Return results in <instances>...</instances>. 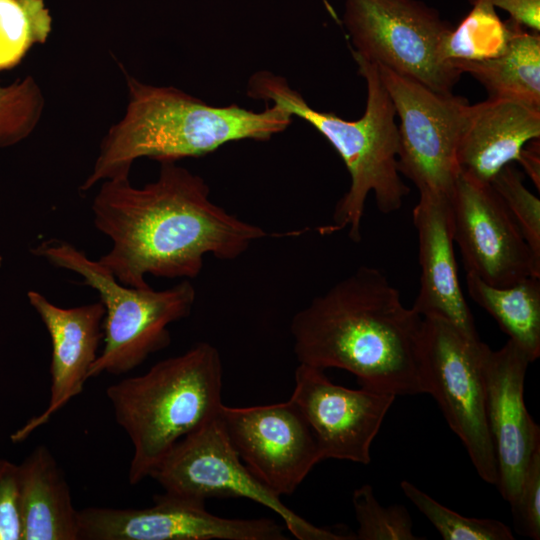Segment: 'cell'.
I'll return each instance as SVG.
<instances>
[{"instance_id": "cell-25", "label": "cell", "mask_w": 540, "mask_h": 540, "mask_svg": "<svg viewBox=\"0 0 540 540\" xmlns=\"http://www.w3.org/2000/svg\"><path fill=\"white\" fill-rule=\"evenodd\" d=\"M44 107L43 92L32 76L0 84V148L29 137L38 126Z\"/></svg>"}, {"instance_id": "cell-2", "label": "cell", "mask_w": 540, "mask_h": 540, "mask_svg": "<svg viewBox=\"0 0 540 540\" xmlns=\"http://www.w3.org/2000/svg\"><path fill=\"white\" fill-rule=\"evenodd\" d=\"M422 326L383 271L361 266L299 310L290 331L299 363L343 369L363 388L398 396L426 393Z\"/></svg>"}, {"instance_id": "cell-19", "label": "cell", "mask_w": 540, "mask_h": 540, "mask_svg": "<svg viewBox=\"0 0 540 540\" xmlns=\"http://www.w3.org/2000/svg\"><path fill=\"white\" fill-rule=\"evenodd\" d=\"M21 540H78L79 510L65 474L45 445L18 464Z\"/></svg>"}, {"instance_id": "cell-20", "label": "cell", "mask_w": 540, "mask_h": 540, "mask_svg": "<svg viewBox=\"0 0 540 540\" xmlns=\"http://www.w3.org/2000/svg\"><path fill=\"white\" fill-rule=\"evenodd\" d=\"M451 64L480 82L488 98L515 101L540 110L539 32H527L516 23L502 55L480 61H451Z\"/></svg>"}, {"instance_id": "cell-11", "label": "cell", "mask_w": 540, "mask_h": 540, "mask_svg": "<svg viewBox=\"0 0 540 540\" xmlns=\"http://www.w3.org/2000/svg\"><path fill=\"white\" fill-rule=\"evenodd\" d=\"M286 540L269 518L216 516L205 501L164 492L142 509L87 507L79 510L78 540Z\"/></svg>"}, {"instance_id": "cell-15", "label": "cell", "mask_w": 540, "mask_h": 540, "mask_svg": "<svg viewBox=\"0 0 540 540\" xmlns=\"http://www.w3.org/2000/svg\"><path fill=\"white\" fill-rule=\"evenodd\" d=\"M482 363L486 417L497 461L496 487L512 507L529 462L540 447V428L524 401V381L531 362L524 351L508 339L498 350L485 344Z\"/></svg>"}, {"instance_id": "cell-26", "label": "cell", "mask_w": 540, "mask_h": 540, "mask_svg": "<svg viewBox=\"0 0 540 540\" xmlns=\"http://www.w3.org/2000/svg\"><path fill=\"white\" fill-rule=\"evenodd\" d=\"M352 504L358 523L355 539L359 540H419L413 533L412 518L399 504L385 507L377 500L369 484L356 488Z\"/></svg>"}, {"instance_id": "cell-21", "label": "cell", "mask_w": 540, "mask_h": 540, "mask_svg": "<svg viewBox=\"0 0 540 540\" xmlns=\"http://www.w3.org/2000/svg\"><path fill=\"white\" fill-rule=\"evenodd\" d=\"M473 301L490 314L500 329L534 362L540 356V277L496 287L466 273Z\"/></svg>"}, {"instance_id": "cell-24", "label": "cell", "mask_w": 540, "mask_h": 540, "mask_svg": "<svg viewBox=\"0 0 540 540\" xmlns=\"http://www.w3.org/2000/svg\"><path fill=\"white\" fill-rule=\"evenodd\" d=\"M400 486L407 499L429 520L444 540L514 539L509 526L501 521L463 516L409 481H402Z\"/></svg>"}, {"instance_id": "cell-10", "label": "cell", "mask_w": 540, "mask_h": 540, "mask_svg": "<svg viewBox=\"0 0 540 540\" xmlns=\"http://www.w3.org/2000/svg\"><path fill=\"white\" fill-rule=\"evenodd\" d=\"M399 118L398 169L419 195L451 199L459 168L456 152L467 99L431 90L420 82L378 66Z\"/></svg>"}, {"instance_id": "cell-29", "label": "cell", "mask_w": 540, "mask_h": 540, "mask_svg": "<svg viewBox=\"0 0 540 540\" xmlns=\"http://www.w3.org/2000/svg\"><path fill=\"white\" fill-rule=\"evenodd\" d=\"M18 464L0 458V540H21Z\"/></svg>"}, {"instance_id": "cell-30", "label": "cell", "mask_w": 540, "mask_h": 540, "mask_svg": "<svg viewBox=\"0 0 540 540\" xmlns=\"http://www.w3.org/2000/svg\"><path fill=\"white\" fill-rule=\"evenodd\" d=\"M478 1H486L495 8L503 9L511 20L521 26L540 31V0H469L471 5Z\"/></svg>"}, {"instance_id": "cell-3", "label": "cell", "mask_w": 540, "mask_h": 540, "mask_svg": "<svg viewBox=\"0 0 540 540\" xmlns=\"http://www.w3.org/2000/svg\"><path fill=\"white\" fill-rule=\"evenodd\" d=\"M124 75L125 114L103 137L93 168L79 188L82 192L107 179L129 177L139 158L177 161L233 141H267L292 122L293 115L275 103L260 112L237 104L213 106L178 88L146 84L126 71Z\"/></svg>"}, {"instance_id": "cell-5", "label": "cell", "mask_w": 540, "mask_h": 540, "mask_svg": "<svg viewBox=\"0 0 540 540\" xmlns=\"http://www.w3.org/2000/svg\"><path fill=\"white\" fill-rule=\"evenodd\" d=\"M222 381L218 350L199 342L106 389L115 420L133 446L131 485L150 477L177 442L220 414Z\"/></svg>"}, {"instance_id": "cell-14", "label": "cell", "mask_w": 540, "mask_h": 540, "mask_svg": "<svg viewBox=\"0 0 540 540\" xmlns=\"http://www.w3.org/2000/svg\"><path fill=\"white\" fill-rule=\"evenodd\" d=\"M290 399L312 429L321 460L367 465L370 449L395 395L330 381L324 370L299 363Z\"/></svg>"}, {"instance_id": "cell-22", "label": "cell", "mask_w": 540, "mask_h": 540, "mask_svg": "<svg viewBox=\"0 0 540 540\" xmlns=\"http://www.w3.org/2000/svg\"><path fill=\"white\" fill-rule=\"evenodd\" d=\"M516 22L500 19L490 3L478 1L441 44L447 61H480L502 55L508 48Z\"/></svg>"}, {"instance_id": "cell-27", "label": "cell", "mask_w": 540, "mask_h": 540, "mask_svg": "<svg viewBox=\"0 0 540 540\" xmlns=\"http://www.w3.org/2000/svg\"><path fill=\"white\" fill-rule=\"evenodd\" d=\"M490 185L536 257L540 258V200L524 184V174L511 163L504 166Z\"/></svg>"}, {"instance_id": "cell-4", "label": "cell", "mask_w": 540, "mask_h": 540, "mask_svg": "<svg viewBox=\"0 0 540 540\" xmlns=\"http://www.w3.org/2000/svg\"><path fill=\"white\" fill-rule=\"evenodd\" d=\"M352 56L367 88L365 110L357 120L312 108L284 77L269 71H259L250 78L247 94L278 104L305 120L338 152L350 175V186L323 232L347 229L349 238L359 242L368 196H374L381 213L390 214L402 207L410 189L400 177L396 112L378 67L354 52Z\"/></svg>"}, {"instance_id": "cell-1", "label": "cell", "mask_w": 540, "mask_h": 540, "mask_svg": "<svg viewBox=\"0 0 540 540\" xmlns=\"http://www.w3.org/2000/svg\"><path fill=\"white\" fill-rule=\"evenodd\" d=\"M91 210L111 249L98 261L122 284L146 288V275L196 278L204 256L232 260L267 236L210 199L206 182L176 161H161L158 178L135 187L129 177L101 182Z\"/></svg>"}, {"instance_id": "cell-6", "label": "cell", "mask_w": 540, "mask_h": 540, "mask_svg": "<svg viewBox=\"0 0 540 540\" xmlns=\"http://www.w3.org/2000/svg\"><path fill=\"white\" fill-rule=\"evenodd\" d=\"M31 251L55 267L78 274L104 305L103 348L89 378L128 373L166 348L171 342L168 326L186 318L195 302L190 280L164 290L127 286L98 260L65 241L49 239Z\"/></svg>"}, {"instance_id": "cell-7", "label": "cell", "mask_w": 540, "mask_h": 540, "mask_svg": "<svg viewBox=\"0 0 540 540\" xmlns=\"http://www.w3.org/2000/svg\"><path fill=\"white\" fill-rule=\"evenodd\" d=\"M343 23L362 58L449 94L462 74L441 56L453 26L421 0H345Z\"/></svg>"}, {"instance_id": "cell-9", "label": "cell", "mask_w": 540, "mask_h": 540, "mask_svg": "<svg viewBox=\"0 0 540 540\" xmlns=\"http://www.w3.org/2000/svg\"><path fill=\"white\" fill-rule=\"evenodd\" d=\"M165 492L206 501L246 498L275 512L299 540H351L308 522L259 481L231 444L220 414L177 442L150 476Z\"/></svg>"}, {"instance_id": "cell-18", "label": "cell", "mask_w": 540, "mask_h": 540, "mask_svg": "<svg viewBox=\"0 0 540 540\" xmlns=\"http://www.w3.org/2000/svg\"><path fill=\"white\" fill-rule=\"evenodd\" d=\"M540 138V110L488 98L463 109L458 145L459 172L490 183L507 164L518 161L524 145Z\"/></svg>"}, {"instance_id": "cell-13", "label": "cell", "mask_w": 540, "mask_h": 540, "mask_svg": "<svg viewBox=\"0 0 540 540\" xmlns=\"http://www.w3.org/2000/svg\"><path fill=\"white\" fill-rule=\"evenodd\" d=\"M226 434L250 472L275 494L291 495L321 462L316 438L288 401L220 411Z\"/></svg>"}, {"instance_id": "cell-31", "label": "cell", "mask_w": 540, "mask_h": 540, "mask_svg": "<svg viewBox=\"0 0 540 540\" xmlns=\"http://www.w3.org/2000/svg\"><path fill=\"white\" fill-rule=\"evenodd\" d=\"M537 190L540 189V141L533 139L522 148L518 161Z\"/></svg>"}, {"instance_id": "cell-32", "label": "cell", "mask_w": 540, "mask_h": 540, "mask_svg": "<svg viewBox=\"0 0 540 540\" xmlns=\"http://www.w3.org/2000/svg\"><path fill=\"white\" fill-rule=\"evenodd\" d=\"M1 261H2V259H1V257H0V265H1Z\"/></svg>"}, {"instance_id": "cell-23", "label": "cell", "mask_w": 540, "mask_h": 540, "mask_svg": "<svg viewBox=\"0 0 540 540\" xmlns=\"http://www.w3.org/2000/svg\"><path fill=\"white\" fill-rule=\"evenodd\" d=\"M53 19L44 0H0V71L16 67L36 44H44Z\"/></svg>"}, {"instance_id": "cell-8", "label": "cell", "mask_w": 540, "mask_h": 540, "mask_svg": "<svg viewBox=\"0 0 540 540\" xmlns=\"http://www.w3.org/2000/svg\"><path fill=\"white\" fill-rule=\"evenodd\" d=\"M484 345L440 317H423L420 361L426 393L438 403L479 477L496 486L497 461L486 417Z\"/></svg>"}, {"instance_id": "cell-16", "label": "cell", "mask_w": 540, "mask_h": 540, "mask_svg": "<svg viewBox=\"0 0 540 540\" xmlns=\"http://www.w3.org/2000/svg\"><path fill=\"white\" fill-rule=\"evenodd\" d=\"M27 297L51 339L50 397L41 414L30 418L11 435L14 443L24 441L82 392L104 336L105 308L100 300L63 308L38 291H28Z\"/></svg>"}, {"instance_id": "cell-28", "label": "cell", "mask_w": 540, "mask_h": 540, "mask_svg": "<svg viewBox=\"0 0 540 540\" xmlns=\"http://www.w3.org/2000/svg\"><path fill=\"white\" fill-rule=\"evenodd\" d=\"M512 512L523 534L540 539V447L534 452Z\"/></svg>"}, {"instance_id": "cell-12", "label": "cell", "mask_w": 540, "mask_h": 540, "mask_svg": "<svg viewBox=\"0 0 540 540\" xmlns=\"http://www.w3.org/2000/svg\"><path fill=\"white\" fill-rule=\"evenodd\" d=\"M450 205L454 243L466 273L496 287L540 277V258L490 183L459 173Z\"/></svg>"}, {"instance_id": "cell-17", "label": "cell", "mask_w": 540, "mask_h": 540, "mask_svg": "<svg viewBox=\"0 0 540 540\" xmlns=\"http://www.w3.org/2000/svg\"><path fill=\"white\" fill-rule=\"evenodd\" d=\"M418 236L420 288L412 309L437 316L464 335L479 339L458 277L450 199L422 194L413 209Z\"/></svg>"}]
</instances>
